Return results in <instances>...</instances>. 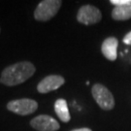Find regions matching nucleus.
I'll list each match as a JSON object with an SVG mask.
<instances>
[{
	"instance_id": "f8f14e48",
	"label": "nucleus",
	"mask_w": 131,
	"mask_h": 131,
	"mask_svg": "<svg viewBox=\"0 0 131 131\" xmlns=\"http://www.w3.org/2000/svg\"><path fill=\"white\" fill-rule=\"evenodd\" d=\"M123 43L126 44V45L131 44V31L130 32H128L126 35L124 36V38H123Z\"/></svg>"
},
{
	"instance_id": "1a4fd4ad",
	"label": "nucleus",
	"mask_w": 131,
	"mask_h": 131,
	"mask_svg": "<svg viewBox=\"0 0 131 131\" xmlns=\"http://www.w3.org/2000/svg\"><path fill=\"white\" fill-rule=\"evenodd\" d=\"M54 111L61 122H68L70 121L71 116L68 109V104L65 99L59 98L56 100L54 103Z\"/></svg>"
},
{
	"instance_id": "20e7f679",
	"label": "nucleus",
	"mask_w": 131,
	"mask_h": 131,
	"mask_svg": "<svg viewBox=\"0 0 131 131\" xmlns=\"http://www.w3.org/2000/svg\"><path fill=\"white\" fill-rule=\"evenodd\" d=\"M7 109L12 113L20 116H27L33 114L38 109V103L29 98H21L12 100L7 104Z\"/></svg>"
},
{
	"instance_id": "9b49d317",
	"label": "nucleus",
	"mask_w": 131,
	"mask_h": 131,
	"mask_svg": "<svg viewBox=\"0 0 131 131\" xmlns=\"http://www.w3.org/2000/svg\"><path fill=\"white\" fill-rule=\"evenodd\" d=\"M110 3L115 5V7H117V6H124V5L131 4V0H111Z\"/></svg>"
},
{
	"instance_id": "f257e3e1",
	"label": "nucleus",
	"mask_w": 131,
	"mask_h": 131,
	"mask_svg": "<svg viewBox=\"0 0 131 131\" xmlns=\"http://www.w3.org/2000/svg\"><path fill=\"white\" fill-rule=\"evenodd\" d=\"M35 66L29 61H21L6 67L2 71L0 83L7 86L23 84L35 73Z\"/></svg>"
},
{
	"instance_id": "f03ea898",
	"label": "nucleus",
	"mask_w": 131,
	"mask_h": 131,
	"mask_svg": "<svg viewBox=\"0 0 131 131\" xmlns=\"http://www.w3.org/2000/svg\"><path fill=\"white\" fill-rule=\"evenodd\" d=\"M60 0H44L41 1L35 9L34 18L39 21H48L52 19L61 7Z\"/></svg>"
},
{
	"instance_id": "6e6552de",
	"label": "nucleus",
	"mask_w": 131,
	"mask_h": 131,
	"mask_svg": "<svg viewBox=\"0 0 131 131\" xmlns=\"http://www.w3.org/2000/svg\"><path fill=\"white\" fill-rule=\"evenodd\" d=\"M118 41L117 38L109 37L104 40L101 46V52L108 60L114 61L117 59Z\"/></svg>"
},
{
	"instance_id": "ddd939ff",
	"label": "nucleus",
	"mask_w": 131,
	"mask_h": 131,
	"mask_svg": "<svg viewBox=\"0 0 131 131\" xmlns=\"http://www.w3.org/2000/svg\"><path fill=\"white\" fill-rule=\"evenodd\" d=\"M71 131H92L89 128H86V127H84V128H77V129H73Z\"/></svg>"
},
{
	"instance_id": "7ed1b4c3",
	"label": "nucleus",
	"mask_w": 131,
	"mask_h": 131,
	"mask_svg": "<svg viewBox=\"0 0 131 131\" xmlns=\"http://www.w3.org/2000/svg\"><path fill=\"white\" fill-rule=\"evenodd\" d=\"M91 93L98 106L103 110L109 111L115 107V99L112 92L101 84H95L92 86Z\"/></svg>"
},
{
	"instance_id": "423d86ee",
	"label": "nucleus",
	"mask_w": 131,
	"mask_h": 131,
	"mask_svg": "<svg viewBox=\"0 0 131 131\" xmlns=\"http://www.w3.org/2000/svg\"><path fill=\"white\" fill-rule=\"evenodd\" d=\"M30 125L38 131H57L60 128L59 123L48 115L35 117L30 121Z\"/></svg>"
},
{
	"instance_id": "9d476101",
	"label": "nucleus",
	"mask_w": 131,
	"mask_h": 131,
	"mask_svg": "<svg viewBox=\"0 0 131 131\" xmlns=\"http://www.w3.org/2000/svg\"><path fill=\"white\" fill-rule=\"evenodd\" d=\"M112 18L116 20H127L131 19V4L115 7L112 11Z\"/></svg>"
},
{
	"instance_id": "0eeeda50",
	"label": "nucleus",
	"mask_w": 131,
	"mask_h": 131,
	"mask_svg": "<svg viewBox=\"0 0 131 131\" xmlns=\"http://www.w3.org/2000/svg\"><path fill=\"white\" fill-rule=\"evenodd\" d=\"M65 80L59 75H50L47 76L38 84L37 90L40 93H48L52 90H56L63 85Z\"/></svg>"
},
{
	"instance_id": "39448f33",
	"label": "nucleus",
	"mask_w": 131,
	"mask_h": 131,
	"mask_svg": "<svg viewBox=\"0 0 131 131\" xmlns=\"http://www.w3.org/2000/svg\"><path fill=\"white\" fill-rule=\"evenodd\" d=\"M102 19L100 10L92 5H84L79 9L77 14V20L85 25L95 24Z\"/></svg>"
}]
</instances>
